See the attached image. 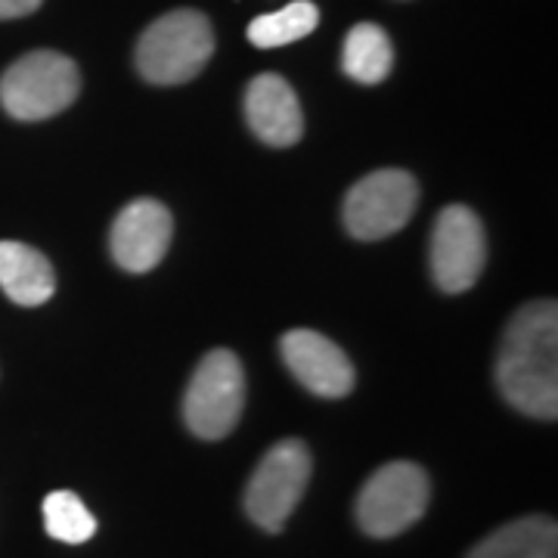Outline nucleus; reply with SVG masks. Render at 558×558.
<instances>
[{"instance_id": "ddd939ff", "label": "nucleus", "mask_w": 558, "mask_h": 558, "mask_svg": "<svg viewBox=\"0 0 558 558\" xmlns=\"http://www.w3.org/2000/svg\"><path fill=\"white\" fill-rule=\"evenodd\" d=\"M465 558H558L556 521L543 515L509 521L481 539Z\"/></svg>"}, {"instance_id": "f03ea898", "label": "nucleus", "mask_w": 558, "mask_h": 558, "mask_svg": "<svg viewBox=\"0 0 558 558\" xmlns=\"http://www.w3.org/2000/svg\"><path fill=\"white\" fill-rule=\"evenodd\" d=\"M215 53V28L199 10H171L137 40V72L149 84L174 87L199 75Z\"/></svg>"}, {"instance_id": "423d86ee", "label": "nucleus", "mask_w": 558, "mask_h": 558, "mask_svg": "<svg viewBox=\"0 0 558 558\" xmlns=\"http://www.w3.org/2000/svg\"><path fill=\"white\" fill-rule=\"evenodd\" d=\"M428 475L422 465L395 459L373 472L357 497V524L366 537L388 539L413 527L428 509Z\"/></svg>"}, {"instance_id": "f257e3e1", "label": "nucleus", "mask_w": 558, "mask_h": 558, "mask_svg": "<svg viewBox=\"0 0 558 558\" xmlns=\"http://www.w3.org/2000/svg\"><path fill=\"white\" fill-rule=\"evenodd\" d=\"M497 388L519 413L558 418V307L531 301L519 307L499 341Z\"/></svg>"}, {"instance_id": "f8f14e48", "label": "nucleus", "mask_w": 558, "mask_h": 558, "mask_svg": "<svg viewBox=\"0 0 558 558\" xmlns=\"http://www.w3.org/2000/svg\"><path fill=\"white\" fill-rule=\"evenodd\" d=\"M0 289L20 307H38L57 292L53 264L25 242L3 240L0 242Z\"/></svg>"}, {"instance_id": "9d476101", "label": "nucleus", "mask_w": 558, "mask_h": 558, "mask_svg": "<svg viewBox=\"0 0 558 558\" xmlns=\"http://www.w3.org/2000/svg\"><path fill=\"white\" fill-rule=\"evenodd\" d=\"M289 373L317 398H344L354 391V366L339 344L314 329H292L279 339Z\"/></svg>"}, {"instance_id": "9b49d317", "label": "nucleus", "mask_w": 558, "mask_h": 558, "mask_svg": "<svg viewBox=\"0 0 558 558\" xmlns=\"http://www.w3.org/2000/svg\"><path fill=\"white\" fill-rule=\"evenodd\" d=\"M245 121L255 131V137L267 146H295L304 134V116L292 84L274 72L258 75L245 87Z\"/></svg>"}, {"instance_id": "f3484780", "label": "nucleus", "mask_w": 558, "mask_h": 558, "mask_svg": "<svg viewBox=\"0 0 558 558\" xmlns=\"http://www.w3.org/2000/svg\"><path fill=\"white\" fill-rule=\"evenodd\" d=\"M44 0H0V20H22L32 16Z\"/></svg>"}, {"instance_id": "0eeeda50", "label": "nucleus", "mask_w": 558, "mask_h": 558, "mask_svg": "<svg viewBox=\"0 0 558 558\" xmlns=\"http://www.w3.org/2000/svg\"><path fill=\"white\" fill-rule=\"evenodd\" d=\"M418 205V183L410 171L381 168L351 186L344 196V227L360 242H376L403 230Z\"/></svg>"}, {"instance_id": "7ed1b4c3", "label": "nucleus", "mask_w": 558, "mask_h": 558, "mask_svg": "<svg viewBox=\"0 0 558 558\" xmlns=\"http://www.w3.org/2000/svg\"><path fill=\"white\" fill-rule=\"evenodd\" d=\"M78 65L57 50L25 53L0 75V106L16 121L53 119L78 100Z\"/></svg>"}, {"instance_id": "20e7f679", "label": "nucleus", "mask_w": 558, "mask_h": 558, "mask_svg": "<svg viewBox=\"0 0 558 558\" xmlns=\"http://www.w3.org/2000/svg\"><path fill=\"white\" fill-rule=\"evenodd\" d=\"M245 410V373L233 351H211L193 369L183 395V422L202 440L227 438Z\"/></svg>"}, {"instance_id": "2eb2a0df", "label": "nucleus", "mask_w": 558, "mask_h": 558, "mask_svg": "<svg viewBox=\"0 0 558 558\" xmlns=\"http://www.w3.org/2000/svg\"><path fill=\"white\" fill-rule=\"evenodd\" d=\"M319 22V10L311 0H295L289 7H282L277 13H264L258 20L248 25V40L260 47V50H270V47H286V44H295V40L307 38Z\"/></svg>"}, {"instance_id": "4468645a", "label": "nucleus", "mask_w": 558, "mask_h": 558, "mask_svg": "<svg viewBox=\"0 0 558 558\" xmlns=\"http://www.w3.org/2000/svg\"><path fill=\"white\" fill-rule=\"evenodd\" d=\"M395 65V47L385 28L373 22H360L348 32L344 50H341V69L348 78L357 84H379L391 75Z\"/></svg>"}, {"instance_id": "1a4fd4ad", "label": "nucleus", "mask_w": 558, "mask_h": 558, "mask_svg": "<svg viewBox=\"0 0 558 558\" xmlns=\"http://www.w3.org/2000/svg\"><path fill=\"white\" fill-rule=\"evenodd\" d=\"M174 236L171 211L156 199H137L124 205L109 233V248L128 274H146L159 267Z\"/></svg>"}, {"instance_id": "39448f33", "label": "nucleus", "mask_w": 558, "mask_h": 558, "mask_svg": "<svg viewBox=\"0 0 558 558\" xmlns=\"http://www.w3.org/2000/svg\"><path fill=\"white\" fill-rule=\"evenodd\" d=\"M314 459L307 444L286 438L274 444L258 462L255 475L245 487V512L267 534H279L289 515L299 509L301 497L311 484Z\"/></svg>"}, {"instance_id": "dca6fc26", "label": "nucleus", "mask_w": 558, "mask_h": 558, "mask_svg": "<svg viewBox=\"0 0 558 558\" xmlns=\"http://www.w3.org/2000/svg\"><path fill=\"white\" fill-rule=\"evenodd\" d=\"M44 527L53 539L78 546V543H87L97 534V519L81 502L78 494L53 490L50 497L44 499Z\"/></svg>"}, {"instance_id": "6e6552de", "label": "nucleus", "mask_w": 558, "mask_h": 558, "mask_svg": "<svg viewBox=\"0 0 558 558\" xmlns=\"http://www.w3.org/2000/svg\"><path fill=\"white\" fill-rule=\"evenodd\" d=\"M432 277L440 292L459 295L478 282L487 264V236L481 218L465 205H447L432 230Z\"/></svg>"}]
</instances>
